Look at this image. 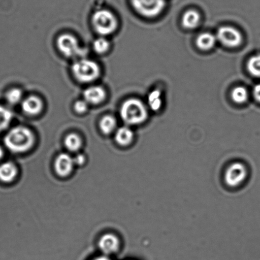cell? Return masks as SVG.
<instances>
[{
	"label": "cell",
	"mask_w": 260,
	"mask_h": 260,
	"mask_svg": "<svg viewBox=\"0 0 260 260\" xmlns=\"http://www.w3.org/2000/svg\"><path fill=\"white\" fill-rule=\"evenodd\" d=\"M5 145L15 153L29 150L35 143V136L31 131L22 126L12 128L4 138Z\"/></svg>",
	"instance_id": "6da1fadb"
},
{
	"label": "cell",
	"mask_w": 260,
	"mask_h": 260,
	"mask_svg": "<svg viewBox=\"0 0 260 260\" xmlns=\"http://www.w3.org/2000/svg\"><path fill=\"white\" fill-rule=\"evenodd\" d=\"M120 117L128 125H138L147 119V108L142 102L129 99L123 103L120 111Z\"/></svg>",
	"instance_id": "7a4b0ae2"
},
{
	"label": "cell",
	"mask_w": 260,
	"mask_h": 260,
	"mask_svg": "<svg viewBox=\"0 0 260 260\" xmlns=\"http://www.w3.org/2000/svg\"><path fill=\"white\" fill-rule=\"evenodd\" d=\"M72 72L78 82L90 83L100 77L101 70L96 62L83 59L77 60L73 64Z\"/></svg>",
	"instance_id": "3957f363"
},
{
	"label": "cell",
	"mask_w": 260,
	"mask_h": 260,
	"mask_svg": "<svg viewBox=\"0 0 260 260\" xmlns=\"http://www.w3.org/2000/svg\"><path fill=\"white\" fill-rule=\"evenodd\" d=\"M92 23L95 31L102 36L112 34L118 26L117 19L115 15L106 9L100 10L93 14Z\"/></svg>",
	"instance_id": "277c9868"
},
{
	"label": "cell",
	"mask_w": 260,
	"mask_h": 260,
	"mask_svg": "<svg viewBox=\"0 0 260 260\" xmlns=\"http://www.w3.org/2000/svg\"><path fill=\"white\" fill-rule=\"evenodd\" d=\"M133 8L144 17H155L165 9L166 0H131Z\"/></svg>",
	"instance_id": "5b68a950"
},
{
	"label": "cell",
	"mask_w": 260,
	"mask_h": 260,
	"mask_svg": "<svg viewBox=\"0 0 260 260\" xmlns=\"http://www.w3.org/2000/svg\"><path fill=\"white\" fill-rule=\"evenodd\" d=\"M57 45L59 51L67 57H75L82 53L78 40L72 35H60L57 40Z\"/></svg>",
	"instance_id": "8992f818"
},
{
	"label": "cell",
	"mask_w": 260,
	"mask_h": 260,
	"mask_svg": "<svg viewBox=\"0 0 260 260\" xmlns=\"http://www.w3.org/2000/svg\"><path fill=\"white\" fill-rule=\"evenodd\" d=\"M216 39L224 46L231 48L238 47L242 42L241 32L231 26L219 27L217 32Z\"/></svg>",
	"instance_id": "52a82bcc"
},
{
	"label": "cell",
	"mask_w": 260,
	"mask_h": 260,
	"mask_svg": "<svg viewBox=\"0 0 260 260\" xmlns=\"http://www.w3.org/2000/svg\"><path fill=\"white\" fill-rule=\"evenodd\" d=\"M247 176V169L246 167L241 163H234L232 164L226 171L224 175L227 185L235 187L243 182Z\"/></svg>",
	"instance_id": "ba28073f"
},
{
	"label": "cell",
	"mask_w": 260,
	"mask_h": 260,
	"mask_svg": "<svg viewBox=\"0 0 260 260\" xmlns=\"http://www.w3.org/2000/svg\"><path fill=\"white\" fill-rule=\"evenodd\" d=\"M74 164V159L72 156L67 153L60 154L55 160V171L58 175L65 177L72 173Z\"/></svg>",
	"instance_id": "9c48e42d"
},
{
	"label": "cell",
	"mask_w": 260,
	"mask_h": 260,
	"mask_svg": "<svg viewBox=\"0 0 260 260\" xmlns=\"http://www.w3.org/2000/svg\"><path fill=\"white\" fill-rule=\"evenodd\" d=\"M106 95L105 89L100 86H92L83 92V98L88 104H100L105 100Z\"/></svg>",
	"instance_id": "30bf717a"
},
{
	"label": "cell",
	"mask_w": 260,
	"mask_h": 260,
	"mask_svg": "<svg viewBox=\"0 0 260 260\" xmlns=\"http://www.w3.org/2000/svg\"><path fill=\"white\" fill-rule=\"evenodd\" d=\"M119 246V240L113 234H105L99 241L101 251L105 254H110L117 252Z\"/></svg>",
	"instance_id": "8fae6325"
},
{
	"label": "cell",
	"mask_w": 260,
	"mask_h": 260,
	"mask_svg": "<svg viewBox=\"0 0 260 260\" xmlns=\"http://www.w3.org/2000/svg\"><path fill=\"white\" fill-rule=\"evenodd\" d=\"M43 103L39 98L31 95L22 101V109L27 115L34 116L39 114L42 110Z\"/></svg>",
	"instance_id": "7c38bea8"
},
{
	"label": "cell",
	"mask_w": 260,
	"mask_h": 260,
	"mask_svg": "<svg viewBox=\"0 0 260 260\" xmlns=\"http://www.w3.org/2000/svg\"><path fill=\"white\" fill-rule=\"evenodd\" d=\"M17 169L11 161L0 164V181L4 183H11L16 177Z\"/></svg>",
	"instance_id": "4fadbf2b"
},
{
	"label": "cell",
	"mask_w": 260,
	"mask_h": 260,
	"mask_svg": "<svg viewBox=\"0 0 260 260\" xmlns=\"http://www.w3.org/2000/svg\"><path fill=\"white\" fill-rule=\"evenodd\" d=\"M134 138L133 131L128 127L118 128L115 135V140L122 146H127L132 142Z\"/></svg>",
	"instance_id": "5bb4252c"
},
{
	"label": "cell",
	"mask_w": 260,
	"mask_h": 260,
	"mask_svg": "<svg viewBox=\"0 0 260 260\" xmlns=\"http://www.w3.org/2000/svg\"><path fill=\"white\" fill-rule=\"evenodd\" d=\"M216 37L209 32L202 34L197 39L196 44L199 49L204 50H208L214 46L216 42Z\"/></svg>",
	"instance_id": "9a60e30c"
},
{
	"label": "cell",
	"mask_w": 260,
	"mask_h": 260,
	"mask_svg": "<svg viewBox=\"0 0 260 260\" xmlns=\"http://www.w3.org/2000/svg\"><path fill=\"white\" fill-rule=\"evenodd\" d=\"M201 16L199 12L194 10L186 11L183 17V25L186 29L196 28L200 22Z\"/></svg>",
	"instance_id": "2e32d148"
},
{
	"label": "cell",
	"mask_w": 260,
	"mask_h": 260,
	"mask_svg": "<svg viewBox=\"0 0 260 260\" xmlns=\"http://www.w3.org/2000/svg\"><path fill=\"white\" fill-rule=\"evenodd\" d=\"M13 115L11 111L4 106L0 105V133L3 132L9 127Z\"/></svg>",
	"instance_id": "e0dca14e"
},
{
	"label": "cell",
	"mask_w": 260,
	"mask_h": 260,
	"mask_svg": "<svg viewBox=\"0 0 260 260\" xmlns=\"http://www.w3.org/2000/svg\"><path fill=\"white\" fill-rule=\"evenodd\" d=\"M117 122L115 118L111 115L105 116L100 123L101 130L105 135H110L114 131Z\"/></svg>",
	"instance_id": "ac0fdd59"
},
{
	"label": "cell",
	"mask_w": 260,
	"mask_h": 260,
	"mask_svg": "<svg viewBox=\"0 0 260 260\" xmlns=\"http://www.w3.org/2000/svg\"><path fill=\"white\" fill-rule=\"evenodd\" d=\"M64 143L68 150L71 151H77L79 150L82 145V140L76 134H70L66 138Z\"/></svg>",
	"instance_id": "d6986e66"
},
{
	"label": "cell",
	"mask_w": 260,
	"mask_h": 260,
	"mask_svg": "<svg viewBox=\"0 0 260 260\" xmlns=\"http://www.w3.org/2000/svg\"><path fill=\"white\" fill-rule=\"evenodd\" d=\"M148 105L151 110L157 111L162 105V100H161V92L159 90H154L153 91L150 93L148 98Z\"/></svg>",
	"instance_id": "ffe728a7"
},
{
	"label": "cell",
	"mask_w": 260,
	"mask_h": 260,
	"mask_svg": "<svg viewBox=\"0 0 260 260\" xmlns=\"http://www.w3.org/2000/svg\"><path fill=\"white\" fill-rule=\"evenodd\" d=\"M250 74L260 78V55H254L250 58L247 64Z\"/></svg>",
	"instance_id": "44dd1931"
},
{
	"label": "cell",
	"mask_w": 260,
	"mask_h": 260,
	"mask_svg": "<svg viewBox=\"0 0 260 260\" xmlns=\"http://www.w3.org/2000/svg\"><path fill=\"white\" fill-rule=\"evenodd\" d=\"M232 98L234 102L238 104H242L246 102L248 99V92L246 88L243 87H237L232 90Z\"/></svg>",
	"instance_id": "7402d4cb"
},
{
	"label": "cell",
	"mask_w": 260,
	"mask_h": 260,
	"mask_svg": "<svg viewBox=\"0 0 260 260\" xmlns=\"http://www.w3.org/2000/svg\"><path fill=\"white\" fill-rule=\"evenodd\" d=\"M110 42L103 37L98 38L93 43L94 51L100 54H105L110 49Z\"/></svg>",
	"instance_id": "603a6c76"
},
{
	"label": "cell",
	"mask_w": 260,
	"mask_h": 260,
	"mask_svg": "<svg viewBox=\"0 0 260 260\" xmlns=\"http://www.w3.org/2000/svg\"><path fill=\"white\" fill-rule=\"evenodd\" d=\"M6 100L9 104L14 105L21 102L22 98V92L21 89L14 88L9 90L6 94Z\"/></svg>",
	"instance_id": "cb8c5ba5"
},
{
	"label": "cell",
	"mask_w": 260,
	"mask_h": 260,
	"mask_svg": "<svg viewBox=\"0 0 260 260\" xmlns=\"http://www.w3.org/2000/svg\"><path fill=\"white\" fill-rule=\"evenodd\" d=\"M75 110L78 113H83L88 110V103L85 100L78 101L74 106Z\"/></svg>",
	"instance_id": "d4e9b609"
},
{
	"label": "cell",
	"mask_w": 260,
	"mask_h": 260,
	"mask_svg": "<svg viewBox=\"0 0 260 260\" xmlns=\"http://www.w3.org/2000/svg\"><path fill=\"white\" fill-rule=\"evenodd\" d=\"M253 94L255 99L260 103V83L255 86L253 90Z\"/></svg>",
	"instance_id": "484cf974"
},
{
	"label": "cell",
	"mask_w": 260,
	"mask_h": 260,
	"mask_svg": "<svg viewBox=\"0 0 260 260\" xmlns=\"http://www.w3.org/2000/svg\"><path fill=\"white\" fill-rule=\"evenodd\" d=\"M74 159V162L76 164H77V165H82L83 163H84L85 161V156L83 155H78L77 156H75Z\"/></svg>",
	"instance_id": "4316f807"
},
{
	"label": "cell",
	"mask_w": 260,
	"mask_h": 260,
	"mask_svg": "<svg viewBox=\"0 0 260 260\" xmlns=\"http://www.w3.org/2000/svg\"><path fill=\"white\" fill-rule=\"evenodd\" d=\"M92 260H112V259L108 258V257H106V256H100V257H96V258H94V259H92Z\"/></svg>",
	"instance_id": "83f0119b"
},
{
	"label": "cell",
	"mask_w": 260,
	"mask_h": 260,
	"mask_svg": "<svg viewBox=\"0 0 260 260\" xmlns=\"http://www.w3.org/2000/svg\"><path fill=\"white\" fill-rule=\"evenodd\" d=\"M4 156V150L0 146V160Z\"/></svg>",
	"instance_id": "f1b7e54d"
}]
</instances>
